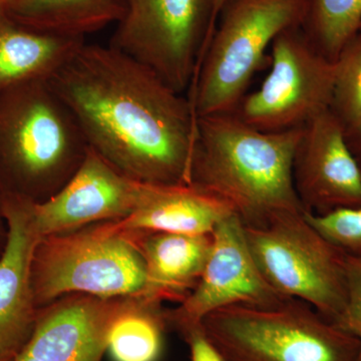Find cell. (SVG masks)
<instances>
[{
    "label": "cell",
    "mask_w": 361,
    "mask_h": 361,
    "mask_svg": "<svg viewBox=\"0 0 361 361\" xmlns=\"http://www.w3.org/2000/svg\"><path fill=\"white\" fill-rule=\"evenodd\" d=\"M49 80L90 148L114 167L141 182L190 183L197 116L155 71L85 42Z\"/></svg>",
    "instance_id": "1"
},
{
    "label": "cell",
    "mask_w": 361,
    "mask_h": 361,
    "mask_svg": "<svg viewBox=\"0 0 361 361\" xmlns=\"http://www.w3.org/2000/svg\"><path fill=\"white\" fill-rule=\"evenodd\" d=\"M301 130L262 132L234 113L199 116L190 183L227 204L244 226L304 213L292 178Z\"/></svg>",
    "instance_id": "2"
},
{
    "label": "cell",
    "mask_w": 361,
    "mask_h": 361,
    "mask_svg": "<svg viewBox=\"0 0 361 361\" xmlns=\"http://www.w3.org/2000/svg\"><path fill=\"white\" fill-rule=\"evenodd\" d=\"M228 361H358V341L310 304H237L203 320Z\"/></svg>",
    "instance_id": "3"
},
{
    "label": "cell",
    "mask_w": 361,
    "mask_h": 361,
    "mask_svg": "<svg viewBox=\"0 0 361 361\" xmlns=\"http://www.w3.org/2000/svg\"><path fill=\"white\" fill-rule=\"evenodd\" d=\"M89 151L80 126L49 78L0 94V161L26 186L58 192Z\"/></svg>",
    "instance_id": "4"
},
{
    "label": "cell",
    "mask_w": 361,
    "mask_h": 361,
    "mask_svg": "<svg viewBox=\"0 0 361 361\" xmlns=\"http://www.w3.org/2000/svg\"><path fill=\"white\" fill-rule=\"evenodd\" d=\"M304 6V0H227L189 90L197 118L234 113L273 40L301 25Z\"/></svg>",
    "instance_id": "5"
},
{
    "label": "cell",
    "mask_w": 361,
    "mask_h": 361,
    "mask_svg": "<svg viewBox=\"0 0 361 361\" xmlns=\"http://www.w3.org/2000/svg\"><path fill=\"white\" fill-rule=\"evenodd\" d=\"M32 282L35 303H47L71 292L101 299L137 297L157 301L139 246L127 233L110 225L40 239Z\"/></svg>",
    "instance_id": "6"
},
{
    "label": "cell",
    "mask_w": 361,
    "mask_h": 361,
    "mask_svg": "<svg viewBox=\"0 0 361 361\" xmlns=\"http://www.w3.org/2000/svg\"><path fill=\"white\" fill-rule=\"evenodd\" d=\"M244 226V225H243ZM252 256L279 295L310 304L337 324L348 300V255L323 237L304 213L273 216L244 226Z\"/></svg>",
    "instance_id": "7"
},
{
    "label": "cell",
    "mask_w": 361,
    "mask_h": 361,
    "mask_svg": "<svg viewBox=\"0 0 361 361\" xmlns=\"http://www.w3.org/2000/svg\"><path fill=\"white\" fill-rule=\"evenodd\" d=\"M213 0H126L111 47L189 90L213 35Z\"/></svg>",
    "instance_id": "8"
},
{
    "label": "cell",
    "mask_w": 361,
    "mask_h": 361,
    "mask_svg": "<svg viewBox=\"0 0 361 361\" xmlns=\"http://www.w3.org/2000/svg\"><path fill=\"white\" fill-rule=\"evenodd\" d=\"M271 49L269 73L258 90L243 97L234 114L262 132L299 129L329 110L336 63L316 51L300 26L278 35Z\"/></svg>",
    "instance_id": "9"
},
{
    "label": "cell",
    "mask_w": 361,
    "mask_h": 361,
    "mask_svg": "<svg viewBox=\"0 0 361 361\" xmlns=\"http://www.w3.org/2000/svg\"><path fill=\"white\" fill-rule=\"evenodd\" d=\"M146 182L133 179L94 149L70 180L44 201L30 199L33 225L40 238L63 234L99 221H120L137 208Z\"/></svg>",
    "instance_id": "10"
},
{
    "label": "cell",
    "mask_w": 361,
    "mask_h": 361,
    "mask_svg": "<svg viewBox=\"0 0 361 361\" xmlns=\"http://www.w3.org/2000/svg\"><path fill=\"white\" fill-rule=\"evenodd\" d=\"M292 178L304 213L322 215L361 207V170L343 127L330 110L303 126L294 152Z\"/></svg>",
    "instance_id": "11"
},
{
    "label": "cell",
    "mask_w": 361,
    "mask_h": 361,
    "mask_svg": "<svg viewBox=\"0 0 361 361\" xmlns=\"http://www.w3.org/2000/svg\"><path fill=\"white\" fill-rule=\"evenodd\" d=\"M212 247L198 283L182 305L166 315L174 326L201 323L215 311L237 304H268L283 298L259 271L244 226L235 214L211 233Z\"/></svg>",
    "instance_id": "12"
},
{
    "label": "cell",
    "mask_w": 361,
    "mask_h": 361,
    "mask_svg": "<svg viewBox=\"0 0 361 361\" xmlns=\"http://www.w3.org/2000/svg\"><path fill=\"white\" fill-rule=\"evenodd\" d=\"M30 198L8 194L4 213L8 235L0 258V355L14 360L32 336L33 315L32 272L40 237L33 225Z\"/></svg>",
    "instance_id": "13"
},
{
    "label": "cell",
    "mask_w": 361,
    "mask_h": 361,
    "mask_svg": "<svg viewBox=\"0 0 361 361\" xmlns=\"http://www.w3.org/2000/svg\"><path fill=\"white\" fill-rule=\"evenodd\" d=\"M68 299L37 318L21 355L37 361H102L114 318L128 300Z\"/></svg>",
    "instance_id": "14"
},
{
    "label": "cell",
    "mask_w": 361,
    "mask_h": 361,
    "mask_svg": "<svg viewBox=\"0 0 361 361\" xmlns=\"http://www.w3.org/2000/svg\"><path fill=\"white\" fill-rule=\"evenodd\" d=\"M232 214L227 204L191 183H146L137 208L110 226L125 233L209 235Z\"/></svg>",
    "instance_id": "15"
},
{
    "label": "cell",
    "mask_w": 361,
    "mask_h": 361,
    "mask_svg": "<svg viewBox=\"0 0 361 361\" xmlns=\"http://www.w3.org/2000/svg\"><path fill=\"white\" fill-rule=\"evenodd\" d=\"M85 39L33 30L0 7V94L23 82L49 78Z\"/></svg>",
    "instance_id": "16"
},
{
    "label": "cell",
    "mask_w": 361,
    "mask_h": 361,
    "mask_svg": "<svg viewBox=\"0 0 361 361\" xmlns=\"http://www.w3.org/2000/svg\"><path fill=\"white\" fill-rule=\"evenodd\" d=\"M146 263L149 289L157 301H183L193 290L205 268L212 236L147 233L139 244Z\"/></svg>",
    "instance_id": "17"
},
{
    "label": "cell",
    "mask_w": 361,
    "mask_h": 361,
    "mask_svg": "<svg viewBox=\"0 0 361 361\" xmlns=\"http://www.w3.org/2000/svg\"><path fill=\"white\" fill-rule=\"evenodd\" d=\"M6 9L33 30L85 39L122 20L126 0H11Z\"/></svg>",
    "instance_id": "18"
},
{
    "label": "cell",
    "mask_w": 361,
    "mask_h": 361,
    "mask_svg": "<svg viewBox=\"0 0 361 361\" xmlns=\"http://www.w3.org/2000/svg\"><path fill=\"white\" fill-rule=\"evenodd\" d=\"M158 301L128 300L111 322L106 350L115 361H158L163 348L166 315Z\"/></svg>",
    "instance_id": "19"
},
{
    "label": "cell",
    "mask_w": 361,
    "mask_h": 361,
    "mask_svg": "<svg viewBox=\"0 0 361 361\" xmlns=\"http://www.w3.org/2000/svg\"><path fill=\"white\" fill-rule=\"evenodd\" d=\"M301 30L325 59L336 63L361 32V0H304Z\"/></svg>",
    "instance_id": "20"
},
{
    "label": "cell",
    "mask_w": 361,
    "mask_h": 361,
    "mask_svg": "<svg viewBox=\"0 0 361 361\" xmlns=\"http://www.w3.org/2000/svg\"><path fill=\"white\" fill-rule=\"evenodd\" d=\"M329 110L345 133L361 123V32L346 44L337 59Z\"/></svg>",
    "instance_id": "21"
},
{
    "label": "cell",
    "mask_w": 361,
    "mask_h": 361,
    "mask_svg": "<svg viewBox=\"0 0 361 361\" xmlns=\"http://www.w3.org/2000/svg\"><path fill=\"white\" fill-rule=\"evenodd\" d=\"M304 215L323 237L346 255L361 256V207L338 209L322 215Z\"/></svg>",
    "instance_id": "22"
},
{
    "label": "cell",
    "mask_w": 361,
    "mask_h": 361,
    "mask_svg": "<svg viewBox=\"0 0 361 361\" xmlns=\"http://www.w3.org/2000/svg\"><path fill=\"white\" fill-rule=\"evenodd\" d=\"M348 300L337 326L358 341V361H361V256L348 255Z\"/></svg>",
    "instance_id": "23"
},
{
    "label": "cell",
    "mask_w": 361,
    "mask_h": 361,
    "mask_svg": "<svg viewBox=\"0 0 361 361\" xmlns=\"http://www.w3.org/2000/svg\"><path fill=\"white\" fill-rule=\"evenodd\" d=\"M176 329L189 346L192 361H228L207 334L203 322L178 325Z\"/></svg>",
    "instance_id": "24"
},
{
    "label": "cell",
    "mask_w": 361,
    "mask_h": 361,
    "mask_svg": "<svg viewBox=\"0 0 361 361\" xmlns=\"http://www.w3.org/2000/svg\"><path fill=\"white\" fill-rule=\"evenodd\" d=\"M345 139L361 170V123L355 129L345 133Z\"/></svg>",
    "instance_id": "25"
},
{
    "label": "cell",
    "mask_w": 361,
    "mask_h": 361,
    "mask_svg": "<svg viewBox=\"0 0 361 361\" xmlns=\"http://www.w3.org/2000/svg\"><path fill=\"white\" fill-rule=\"evenodd\" d=\"M226 2H227V0H213L212 25L214 32H215L216 25H217V20L218 18H219L221 11H222L223 6H225Z\"/></svg>",
    "instance_id": "26"
},
{
    "label": "cell",
    "mask_w": 361,
    "mask_h": 361,
    "mask_svg": "<svg viewBox=\"0 0 361 361\" xmlns=\"http://www.w3.org/2000/svg\"><path fill=\"white\" fill-rule=\"evenodd\" d=\"M13 361H37V360H33V358L28 357V356L21 355V353H18V356H16V357L14 358Z\"/></svg>",
    "instance_id": "27"
},
{
    "label": "cell",
    "mask_w": 361,
    "mask_h": 361,
    "mask_svg": "<svg viewBox=\"0 0 361 361\" xmlns=\"http://www.w3.org/2000/svg\"><path fill=\"white\" fill-rule=\"evenodd\" d=\"M11 1V0H0V7L6 6Z\"/></svg>",
    "instance_id": "28"
},
{
    "label": "cell",
    "mask_w": 361,
    "mask_h": 361,
    "mask_svg": "<svg viewBox=\"0 0 361 361\" xmlns=\"http://www.w3.org/2000/svg\"><path fill=\"white\" fill-rule=\"evenodd\" d=\"M0 361H13L9 360V358L4 357V356L0 355Z\"/></svg>",
    "instance_id": "29"
}]
</instances>
